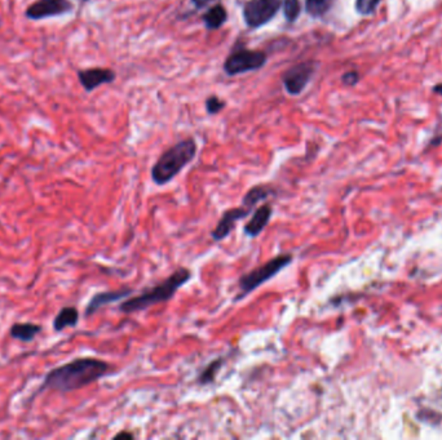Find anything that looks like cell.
Returning a JSON list of instances; mask_svg holds the SVG:
<instances>
[{
	"mask_svg": "<svg viewBox=\"0 0 442 440\" xmlns=\"http://www.w3.org/2000/svg\"><path fill=\"white\" fill-rule=\"evenodd\" d=\"M110 371L111 365L105 360L92 356L77 358L48 372L39 390L59 393L75 391L97 382Z\"/></svg>",
	"mask_w": 442,
	"mask_h": 440,
	"instance_id": "1",
	"label": "cell"
},
{
	"mask_svg": "<svg viewBox=\"0 0 442 440\" xmlns=\"http://www.w3.org/2000/svg\"><path fill=\"white\" fill-rule=\"evenodd\" d=\"M190 278L192 271L186 268H178V270L173 271L168 278L164 279L159 284L147 289L144 294L122 302L119 310L124 314H132L149 309L156 303L168 301Z\"/></svg>",
	"mask_w": 442,
	"mask_h": 440,
	"instance_id": "2",
	"label": "cell"
},
{
	"mask_svg": "<svg viewBox=\"0 0 442 440\" xmlns=\"http://www.w3.org/2000/svg\"><path fill=\"white\" fill-rule=\"evenodd\" d=\"M197 144L193 139H183L164 151L152 168V180L156 185H167L193 161Z\"/></svg>",
	"mask_w": 442,
	"mask_h": 440,
	"instance_id": "3",
	"label": "cell"
},
{
	"mask_svg": "<svg viewBox=\"0 0 442 440\" xmlns=\"http://www.w3.org/2000/svg\"><path fill=\"white\" fill-rule=\"evenodd\" d=\"M293 260H294L293 255L283 253V255H278L274 258H271L269 261L257 266L254 270L243 274L238 280L240 292L235 297V301L245 298L247 294L254 292L259 287L263 286L264 283L274 278L278 272L286 269L287 266L293 263Z\"/></svg>",
	"mask_w": 442,
	"mask_h": 440,
	"instance_id": "4",
	"label": "cell"
},
{
	"mask_svg": "<svg viewBox=\"0 0 442 440\" xmlns=\"http://www.w3.org/2000/svg\"><path fill=\"white\" fill-rule=\"evenodd\" d=\"M283 0H248L243 7V18L248 27L257 29L273 20Z\"/></svg>",
	"mask_w": 442,
	"mask_h": 440,
	"instance_id": "5",
	"label": "cell"
},
{
	"mask_svg": "<svg viewBox=\"0 0 442 440\" xmlns=\"http://www.w3.org/2000/svg\"><path fill=\"white\" fill-rule=\"evenodd\" d=\"M265 62L266 54L264 52L242 48L229 54V57L225 60L224 70L228 75H238L262 69Z\"/></svg>",
	"mask_w": 442,
	"mask_h": 440,
	"instance_id": "6",
	"label": "cell"
},
{
	"mask_svg": "<svg viewBox=\"0 0 442 440\" xmlns=\"http://www.w3.org/2000/svg\"><path fill=\"white\" fill-rule=\"evenodd\" d=\"M74 9L70 0H35L26 8L25 15L31 21H42L46 18L68 15Z\"/></svg>",
	"mask_w": 442,
	"mask_h": 440,
	"instance_id": "7",
	"label": "cell"
},
{
	"mask_svg": "<svg viewBox=\"0 0 442 440\" xmlns=\"http://www.w3.org/2000/svg\"><path fill=\"white\" fill-rule=\"evenodd\" d=\"M316 73V63L312 61L300 62L287 70L282 77L285 89L293 96H299L309 84Z\"/></svg>",
	"mask_w": 442,
	"mask_h": 440,
	"instance_id": "8",
	"label": "cell"
},
{
	"mask_svg": "<svg viewBox=\"0 0 442 440\" xmlns=\"http://www.w3.org/2000/svg\"><path fill=\"white\" fill-rule=\"evenodd\" d=\"M251 213H252V210L243 207V206L225 210L223 216L220 218V221L217 222L216 227L211 232L212 239L215 240V241H220V240H224L225 238H228L229 234L234 229L235 224L240 220L250 216Z\"/></svg>",
	"mask_w": 442,
	"mask_h": 440,
	"instance_id": "9",
	"label": "cell"
},
{
	"mask_svg": "<svg viewBox=\"0 0 442 440\" xmlns=\"http://www.w3.org/2000/svg\"><path fill=\"white\" fill-rule=\"evenodd\" d=\"M116 71L104 68H92V69L79 70L78 79L79 83L87 92H92L99 87L113 83L116 80Z\"/></svg>",
	"mask_w": 442,
	"mask_h": 440,
	"instance_id": "10",
	"label": "cell"
},
{
	"mask_svg": "<svg viewBox=\"0 0 442 440\" xmlns=\"http://www.w3.org/2000/svg\"><path fill=\"white\" fill-rule=\"evenodd\" d=\"M132 294H133V291L130 288H122V289H116V291H106V292L96 294L87 303L85 311V317H91L102 306H106L109 303L123 300L125 297L131 296Z\"/></svg>",
	"mask_w": 442,
	"mask_h": 440,
	"instance_id": "11",
	"label": "cell"
},
{
	"mask_svg": "<svg viewBox=\"0 0 442 440\" xmlns=\"http://www.w3.org/2000/svg\"><path fill=\"white\" fill-rule=\"evenodd\" d=\"M273 216V207L271 204L265 203L263 206H260L259 208H256L252 213V217L250 218L247 224L245 225L243 232L250 237V238H256L259 237L264 229L268 226Z\"/></svg>",
	"mask_w": 442,
	"mask_h": 440,
	"instance_id": "12",
	"label": "cell"
},
{
	"mask_svg": "<svg viewBox=\"0 0 442 440\" xmlns=\"http://www.w3.org/2000/svg\"><path fill=\"white\" fill-rule=\"evenodd\" d=\"M79 323V311L74 306L62 308L54 319V329L61 332L66 328H73Z\"/></svg>",
	"mask_w": 442,
	"mask_h": 440,
	"instance_id": "13",
	"label": "cell"
},
{
	"mask_svg": "<svg viewBox=\"0 0 442 440\" xmlns=\"http://www.w3.org/2000/svg\"><path fill=\"white\" fill-rule=\"evenodd\" d=\"M42 331L43 327L35 323H15L9 329V336L21 342H31Z\"/></svg>",
	"mask_w": 442,
	"mask_h": 440,
	"instance_id": "14",
	"label": "cell"
},
{
	"mask_svg": "<svg viewBox=\"0 0 442 440\" xmlns=\"http://www.w3.org/2000/svg\"><path fill=\"white\" fill-rule=\"evenodd\" d=\"M273 195V187L268 185H256L254 187H251L248 190L246 195L243 196L242 199V206L246 207V208L252 209L255 208L256 204L260 203V201H266L269 196Z\"/></svg>",
	"mask_w": 442,
	"mask_h": 440,
	"instance_id": "15",
	"label": "cell"
},
{
	"mask_svg": "<svg viewBox=\"0 0 442 440\" xmlns=\"http://www.w3.org/2000/svg\"><path fill=\"white\" fill-rule=\"evenodd\" d=\"M202 20L209 30H217L226 23L228 13H226L224 6L216 4V6L209 8V11L202 17Z\"/></svg>",
	"mask_w": 442,
	"mask_h": 440,
	"instance_id": "16",
	"label": "cell"
},
{
	"mask_svg": "<svg viewBox=\"0 0 442 440\" xmlns=\"http://www.w3.org/2000/svg\"><path fill=\"white\" fill-rule=\"evenodd\" d=\"M335 0H305V11L312 17H322L333 8Z\"/></svg>",
	"mask_w": 442,
	"mask_h": 440,
	"instance_id": "17",
	"label": "cell"
},
{
	"mask_svg": "<svg viewBox=\"0 0 442 440\" xmlns=\"http://www.w3.org/2000/svg\"><path fill=\"white\" fill-rule=\"evenodd\" d=\"M221 365H223V359H216V360L211 362V363L203 370L201 375H199L198 384H201V385L212 384V382L215 381V379H216L217 373L220 371Z\"/></svg>",
	"mask_w": 442,
	"mask_h": 440,
	"instance_id": "18",
	"label": "cell"
},
{
	"mask_svg": "<svg viewBox=\"0 0 442 440\" xmlns=\"http://www.w3.org/2000/svg\"><path fill=\"white\" fill-rule=\"evenodd\" d=\"M283 15L288 23H295L297 17L302 13V3L300 0H283Z\"/></svg>",
	"mask_w": 442,
	"mask_h": 440,
	"instance_id": "19",
	"label": "cell"
},
{
	"mask_svg": "<svg viewBox=\"0 0 442 440\" xmlns=\"http://www.w3.org/2000/svg\"><path fill=\"white\" fill-rule=\"evenodd\" d=\"M381 0H356V11L358 15H372L380 6Z\"/></svg>",
	"mask_w": 442,
	"mask_h": 440,
	"instance_id": "20",
	"label": "cell"
},
{
	"mask_svg": "<svg viewBox=\"0 0 442 440\" xmlns=\"http://www.w3.org/2000/svg\"><path fill=\"white\" fill-rule=\"evenodd\" d=\"M223 108H224V102L220 100L219 97H216V96H211L206 101V108H207V113L211 114V115L217 114Z\"/></svg>",
	"mask_w": 442,
	"mask_h": 440,
	"instance_id": "21",
	"label": "cell"
},
{
	"mask_svg": "<svg viewBox=\"0 0 442 440\" xmlns=\"http://www.w3.org/2000/svg\"><path fill=\"white\" fill-rule=\"evenodd\" d=\"M358 80H360V75H358L357 71H348L341 77V82L347 85L357 84Z\"/></svg>",
	"mask_w": 442,
	"mask_h": 440,
	"instance_id": "22",
	"label": "cell"
},
{
	"mask_svg": "<svg viewBox=\"0 0 442 440\" xmlns=\"http://www.w3.org/2000/svg\"><path fill=\"white\" fill-rule=\"evenodd\" d=\"M192 1H193V4L195 7L203 8L206 7L211 0H192Z\"/></svg>",
	"mask_w": 442,
	"mask_h": 440,
	"instance_id": "23",
	"label": "cell"
},
{
	"mask_svg": "<svg viewBox=\"0 0 442 440\" xmlns=\"http://www.w3.org/2000/svg\"><path fill=\"white\" fill-rule=\"evenodd\" d=\"M121 438L133 439V435L131 433H127V432H122V433L116 434V436H114V439H121Z\"/></svg>",
	"mask_w": 442,
	"mask_h": 440,
	"instance_id": "24",
	"label": "cell"
},
{
	"mask_svg": "<svg viewBox=\"0 0 442 440\" xmlns=\"http://www.w3.org/2000/svg\"><path fill=\"white\" fill-rule=\"evenodd\" d=\"M432 91H434V93H437V94H440V96H442V83H440V84L434 85V89H432Z\"/></svg>",
	"mask_w": 442,
	"mask_h": 440,
	"instance_id": "25",
	"label": "cell"
},
{
	"mask_svg": "<svg viewBox=\"0 0 442 440\" xmlns=\"http://www.w3.org/2000/svg\"><path fill=\"white\" fill-rule=\"evenodd\" d=\"M80 1H83V3H85V1H90V0H80Z\"/></svg>",
	"mask_w": 442,
	"mask_h": 440,
	"instance_id": "26",
	"label": "cell"
}]
</instances>
